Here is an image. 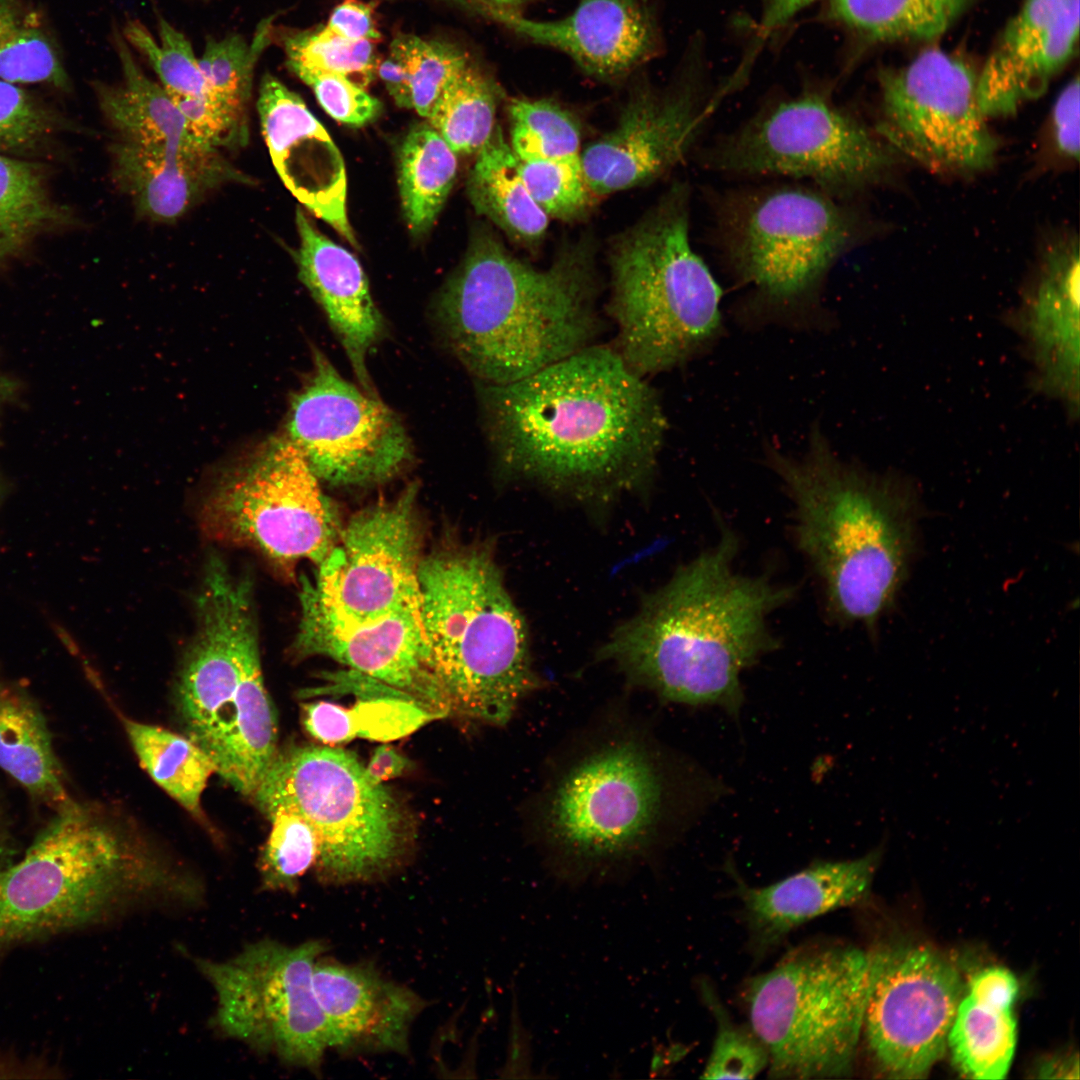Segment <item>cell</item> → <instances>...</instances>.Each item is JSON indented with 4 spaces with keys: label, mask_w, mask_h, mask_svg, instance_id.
I'll return each mask as SVG.
<instances>
[{
    "label": "cell",
    "mask_w": 1080,
    "mask_h": 1080,
    "mask_svg": "<svg viewBox=\"0 0 1080 1080\" xmlns=\"http://www.w3.org/2000/svg\"><path fill=\"white\" fill-rule=\"evenodd\" d=\"M477 385L490 448L514 479L598 497L632 489L656 468L663 406L612 346L591 344L520 380Z\"/></svg>",
    "instance_id": "cell-1"
},
{
    "label": "cell",
    "mask_w": 1080,
    "mask_h": 1080,
    "mask_svg": "<svg viewBox=\"0 0 1080 1080\" xmlns=\"http://www.w3.org/2000/svg\"><path fill=\"white\" fill-rule=\"evenodd\" d=\"M738 550L735 532L722 524L717 543L650 594L603 656L664 700L736 715L742 672L778 648L768 617L796 593L768 576L737 572Z\"/></svg>",
    "instance_id": "cell-2"
},
{
    "label": "cell",
    "mask_w": 1080,
    "mask_h": 1080,
    "mask_svg": "<svg viewBox=\"0 0 1080 1080\" xmlns=\"http://www.w3.org/2000/svg\"><path fill=\"white\" fill-rule=\"evenodd\" d=\"M596 288L585 246L539 269L480 232L440 291L436 317L478 383L507 384L593 344Z\"/></svg>",
    "instance_id": "cell-3"
},
{
    "label": "cell",
    "mask_w": 1080,
    "mask_h": 1080,
    "mask_svg": "<svg viewBox=\"0 0 1080 1080\" xmlns=\"http://www.w3.org/2000/svg\"><path fill=\"white\" fill-rule=\"evenodd\" d=\"M792 502L793 535L842 623L872 630L893 605L916 546L917 502L903 480L842 461L815 428L808 449L767 453Z\"/></svg>",
    "instance_id": "cell-4"
},
{
    "label": "cell",
    "mask_w": 1080,
    "mask_h": 1080,
    "mask_svg": "<svg viewBox=\"0 0 1080 1080\" xmlns=\"http://www.w3.org/2000/svg\"><path fill=\"white\" fill-rule=\"evenodd\" d=\"M198 885L74 801L22 859L0 869V952L85 928L145 904H194Z\"/></svg>",
    "instance_id": "cell-5"
},
{
    "label": "cell",
    "mask_w": 1080,
    "mask_h": 1080,
    "mask_svg": "<svg viewBox=\"0 0 1080 1080\" xmlns=\"http://www.w3.org/2000/svg\"><path fill=\"white\" fill-rule=\"evenodd\" d=\"M196 629L176 681L184 735L216 773L252 798L278 753V723L262 674L253 583L218 555L205 565Z\"/></svg>",
    "instance_id": "cell-6"
},
{
    "label": "cell",
    "mask_w": 1080,
    "mask_h": 1080,
    "mask_svg": "<svg viewBox=\"0 0 1080 1080\" xmlns=\"http://www.w3.org/2000/svg\"><path fill=\"white\" fill-rule=\"evenodd\" d=\"M420 611L447 714L508 722L537 685L525 623L491 553L448 544L422 558Z\"/></svg>",
    "instance_id": "cell-7"
},
{
    "label": "cell",
    "mask_w": 1080,
    "mask_h": 1080,
    "mask_svg": "<svg viewBox=\"0 0 1080 1080\" xmlns=\"http://www.w3.org/2000/svg\"><path fill=\"white\" fill-rule=\"evenodd\" d=\"M690 191L675 185L614 243L612 346L637 375L676 368L720 334L722 290L689 237Z\"/></svg>",
    "instance_id": "cell-8"
},
{
    "label": "cell",
    "mask_w": 1080,
    "mask_h": 1080,
    "mask_svg": "<svg viewBox=\"0 0 1080 1080\" xmlns=\"http://www.w3.org/2000/svg\"><path fill=\"white\" fill-rule=\"evenodd\" d=\"M708 200L722 260L753 301L773 310L813 303L862 232L846 200L812 185L741 186L709 192Z\"/></svg>",
    "instance_id": "cell-9"
},
{
    "label": "cell",
    "mask_w": 1080,
    "mask_h": 1080,
    "mask_svg": "<svg viewBox=\"0 0 1080 1080\" xmlns=\"http://www.w3.org/2000/svg\"><path fill=\"white\" fill-rule=\"evenodd\" d=\"M869 981V952L842 944L801 947L750 978L744 1000L749 1025L768 1051L769 1077H847L863 1031Z\"/></svg>",
    "instance_id": "cell-10"
},
{
    "label": "cell",
    "mask_w": 1080,
    "mask_h": 1080,
    "mask_svg": "<svg viewBox=\"0 0 1080 1080\" xmlns=\"http://www.w3.org/2000/svg\"><path fill=\"white\" fill-rule=\"evenodd\" d=\"M252 799L266 816L287 810L311 826L321 883L377 881L407 855L408 823L400 804L343 749L307 745L278 750Z\"/></svg>",
    "instance_id": "cell-11"
},
{
    "label": "cell",
    "mask_w": 1080,
    "mask_h": 1080,
    "mask_svg": "<svg viewBox=\"0 0 1080 1080\" xmlns=\"http://www.w3.org/2000/svg\"><path fill=\"white\" fill-rule=\"evenodd\" d=\"M665 785L652 754L619 740L571 766L549 793L545 837L559 875L578 882L638 858L661 820Z\"/></svg>",
    "instance_id": "cell-12"
},
{
    "label": "cell",
    "mask_w": 1080,
    "mask_h": 1080,
    "mask_svg": "<svg viewBox=\"0 0 1080 1080\" xmlns=\"http://www.w3.org/2000/svg\"><path fill=\"white\" fill-rule=\"evenodd\" d=\"M895 160L874 128L815 93L758 113L701 154L714 172L808 180L841 200L880 183Z\"/></svg>",
    "instance_id": "cell-13"
},
{
    "label": "cell",
    "mask_w": 1080,
    "mask_h": 1080,
    "mask_svg": "<svg viewBox=\"0 0 1080 1080\" xmlns=\"http://www.w3.org/2000/svg\"><path fill=\"white\" fill-rule=\"evenodd\" d=\"M200 511L209 539L258 552L285 572L302 559L318 566L343 527L335 504L287 436L271 438L225 472Z\"/></svg>",
    "instance_id": "cell-14"
},
{
    "label": "cell",
    "mask_w": 1080,
    "mask_h": 1080,
    "mask_svg": "<svg viewBox=\"0 0 1080 1080\" xmlns=\"http://www.w3.org/2000/svg\"><path fill=\"white\" fill-rule=\"evenodd\" d=\"M326 949L322 940L263 939L224 961L196 958L216 993L213 1024L261 1054L319 1074L329 1044L312 974Z\"/></svg>",
    "instance_id": "cell-15"
},
{
    "label": "cell",
    "mask_w": 1080,
    "mask_h": 1080,
    "mask_svg": "<svg viewBox=\"0 0 1080 1080\" xmlns=\"http://www.w3.org/2000/svg\"><path fill=\"white\" fill-rule=\"evenodd\" d=\"M874 129L892 148L930 172L969 176L996 162L999 140L977 97V76L939 49L919 54L881 78Z\"/></svg>",
    "instance_id": "cell-16"
},
{
    "label": "cell",
    "mask_w": 1080,
    "mask_h": 1080,
    "mask_svg": "<svg viewBox=\"0 0 1080 1080\" xmlns=\"http://www.w3.org/2000/svg\"><path fill=\"white\" fill-rule=\"evenodd\" d=\"M863 1031L872 1058L890 1078L925 1077L947 1048L963 997L956 968L922 946L869 952Z\"/></svg>",
    "instance_id": "cell-17"
},
{
    "label": "cell",
    "mask_w": 1080,
    "mask_h": 1080,
    "mask_svg": "<svg viewBox=\"0 0 1080 1080\" xmlns=\"http://www.w3.org/2000/svg\"><path fill=\"white\" fill-rule=\"evenodd\" d=\"M417 486L357 512L304 589L328 613L348 621L420 607L421 529Z\"/></svg>",
    "instance_id": "cell-18"
},
{
    "label": "cell",
    "mask_w": 1080,
    "mask_h": 1080,
    "mask_svg": "<svg viewBox=\"0 0 1080 1080\" xmlns=\"http://www.w3.org/2000/svg\"><path fill=\"white\" fill-rule=\"evenodd\" d=\"M313 362L312 376L291 400L287 437L326 483L364 486L393 477L411 456L398 416L345 380L317 349Z\"/></svg>",
    "instance_id": "cell-19"
},
{
    "label": "cell",
    "mask_w": 1080,
    "mask_h": 1080,
    "mask_svg": "<svg viewBox=\"0 0 1080 1080\" xmlns=\"http://www.w3.org/2000/svg\"><path fill=\"white\" fill-rule=\"evenodd\" d=\"M720 96L705 102L689 86L636 85L616 127L580 156L589 190H626L671 170L696 144Z\"/></svg>",
    "instance_id": "cell-20"
},
{
    "label": "cell",
    "mask_w": 1080,
    "mask_h": 1080,
    "mask_svg": "<svg viewBox=\"0 0 1080 1080\" xmlns=\"http://www.w3.org/2000/svg\"><path fill=\"white\" fill-rule=\"evenodd\" d=\"M296 656H326L351 671L392 687L438 718L447 715L432 670L420 607H406L366 621H348L300 590Z\"/></svg>",
    "instance_id": "cell-21"
},
{
    "label": "cell",
    "mask_w": 1080,
    "mask_h": 1080,
    "mask_svg": "<svg viewBox=\"0 0 1080 1080\" xmlns=\"http://www.w3.org/2000/svg\"><path fill=\"white\" fill-rule=\"evenodd\" d=\"M257 109L273 165L286 188L350 244L344 159L323 125L298 94L266 74Z\"/></svg>",
    "instance_id": "cell-22"
},
{
    "label": "cell",
    "mask_w": 1080,
    "mask_h": 1080,
    "mask_svg": "<svg viewBox=\"0 0 1080 1080\" xmlns=\"http://www.w3.org/2000/svg\"><path fill=\"white\" fill-rule=\"evenodd\" d=\"M1079 283V242L1064 236L1046 248L1010 320L1031 362L1033 386L1060 401L1072 419L1079 410Z\"/></svg>",
    "instance_id": "cell-23"
},
{
    "label": "cell",
    "mask_w": 1080,
    "mask_h": 1080,
    "mask_svg": "<svg viewBox=\"0 0 1080 1080\" xmlns=\"http://www.w3.org/2000/svg\"><path fill=\"white\" fill-rule=\"evenodd\" d=\"M1080 0H1026L977 76L980 109L1007 117L1040 97L1070 61L1079 38Z\"/></svg>",
    "instance_id": "cell-24"
},
{
    "label": "cell",
    "mask_w": 1080,
    "mask_h": 1080,
    "mask_svg": "<svg viewBox=\"0 0 1080 1080\" xmlns=\"http://www.w3.org/2000/svg\"><path fill=\"white\" fill-rule=\"evenodd\" d=\"M487 16L521 38L569 56L599 80L624 78L656 55L658 32L640 0H579L567 16L535 20L481 4Z\"/></svg>",
    "instance_id": "cell-25"
},
{
    "label": "cell",
    "mask_w": 1080,
    "mask_h": 1080,
    "mask_svg": "<svg viewBox=\"0 0 1080 1080\" xmlns=\"http://www.w3.org/2000/svg\"><path fill=\"white\" fill-rule=\"evenodd\" d=\"M313 988L323 1012L329 1048L343 1053L407 1055L409 1034L426 1002L375 968L317 959Z\"/></svg>",
    "instance_id": "cell-26"
},
{
    "label": "cell",
    "mask_w": 1080,
    "mask_h": 1080,
    "mask_svg": "<svg viewBox=\"0 0 1080 1080\" xmlns=\"http://www.w3.org/2000/svg\"><path fill=\"white\" fill-rule=\"evenodd\" d=\"M299 246L294 253L298 276L325 312L352 365L362 390L378 397L368 373L370 349L383 336V316L375 305L358 259L322 234L296 210Z\"/></svg>",
    "instance_id": "cell-27"
},
{
    "label": "cell",
    "mask_w": 1080,
    "mask_h": 1080,
    "mask_svg": "<svg viewBox=\"0 0 1080 1080\" xmlns=\"http://www.w3.org/2000/svg\"><path fill=\"white\" fill-rule=\"evenodd\" d=\"M881 855L878 847L852 860L816 862L767 886L737 879L753 947L765 952L808 921L862 900Z\"/></svg>",
    "instance_id": "cell-28"
},
{
    "label": "cell",
    "mask_w": 1080,
    "mask_h": 1080,
    "mask_svg": "<svg viewBox=\"0 0 1080 1080\" xmlns=\"http://www.w3.org/2000/svg\"><path fill=\"white\" fill-rule=\"evenodd\" d=\"M112 174L137 211L160 222L181 217L208 191L226 182L249 183L217 149L182 155L118 139L110 148Z\"/></svg>",
    "instance_id": "cell-29"
},
{
    "label": "cell",
    "mask_w": 1080,
    "mask_h": 1080,
    "mask_svg": "<svg viewBox=\"0 0 1080 1080\" xmlns=\"http://www.w3.org/2000/svg\"><path fill=\"white\" fill-rule=\"evenodd\" d=\"M116 43L123 81L116 86L97 85L96 93L99 106L118 133V139L182 155L217 149L191 133L168 92L143 73L123 39L118 37Z\"/></svg>",
    "instance_id": "cell-30"
},
{
    "label": "cell",
    "mask_w": 1080,
    "mask_h": 1080,
    "mask_svg": "<svg viewBox=\"0 0 1080 1080\" xmlns=\"http://www.w3.org/2000/svg\"><path fill=\"white\" fill-rule=\"evenodd\" d=\"M0 768L55 811L75 801L66 789L39 706L23 689L1 683Z\"/></svg>",
    "instance_id": "cell-31"
},
{
    "label": "cell",
    "mask_w": 1080,
    "mask_h": 1080,
    "mask_svg": "<svg viewBox=\"0 0 1080 1080\" xmlns=\"http://www.w3.org/2000/svg\"><path fill=\"white\" fill-rule=\"evenodd\" d=\"M73 218L54 198L44 164L0 154V266L24 256L42 236L73 224Z\"/></svg>",
    "instance_id": "cell-32"
},
{
    "label": "cell",
    "mask_w": 1080,
    "mask_h": 1080,
    "mask_svg": "<svg viewBox=\"0 0 1080 1080\" xmlns=\"http://www.w3.org/2000/svg\"><path fill=\"white\" fill-rule=\"evenodd\" d=\"M467 194L478 214L516 240H538L547 229L548 216L528 192L519 159L499 126L477 152L467 180Z\"/></svg>",
    "instance_id": "cell-33"
},
{
    "label": "cell",
    "mask_w": 1080,
    "mask_h": 1080,
    "mask_svg": "<svg viewBox=\"0 0 1080 1080\" xmlns=\"http://www.w3.org/2000/svg\"><path fill=\"white\" fill-rule=\"evenodd\" d=\"M457 154L429 123L418 124L399 151L398 183L410 230L426 232L442 209L457 175Z\"/></svg>",
    "instance_id": "cell-34"
},
{
    "label": "cell",
    "mask_w": 1080,
    "mask_h": 1080,
    "mask_svg": "<svg viewBox=\"0 0 1080 1080\" xmlns=\"http://www.w3.org/2000/svg\"><path fill=\"white\" fill-rule=\"evenodd\" d=\"M135 754L149 776L192 815L201 818V796L216 767L186 735L124 719Z\"/></svg>",
    "instance_id": "cell-35"
},
{
    "label": "cell",
    "mask_w": 1080,
    "mask_h": 1080,
    "mask_svg": "<svg viewBox=\"0 0 1080 1080\" xmlns=\"http://www.w3.org/2000/svg\"><path fill=\"white\" fill-rule=\"evenodd\" d=\"M1016 1026L1012 1008L963 995L947 1041L954 1066L973 1079L1005 1078L1015 1052Z\"/></svg>",
    "instance_id": "cell-36"
},
{
    "label": "cell",
    "mask_w": 1080,
    "mask_h": 1080,
    "mask_svg": "<svg viewBox=\"0 0 1080 1080\" xmlns=\"http://www.w3.org/2000/svg\"><path fill=\"white\" fill-rule=\"evenodd\" d=\"M974 0H832L829 16L877 40H931Z\"/></svg>",
    "instance_id": "cell-37"
},
{
    "label": "cell",
    "mask_w": 1080,
    "mask_h": 1080,
    "mask_svg": "<svg viewBox=\"0 0 1080 1080\" xmlns=\"http://www.w3.org/2000/svg\"><path fill=\"white\" fill-rule=\"evenodd\" d=\"M306 731L325 744L347 742L355 737L392 739L410 733L428 720L438 718L414 700L384 696L347 709L329 702L303 706Z\"/></svg>",
    "instance_id": "cell-38"
},
{
    "label": "cell",
    "mask_w": 1080,
    "mask_h": 1080,
    "mask_svg": "<svg viewBox=\"0 0 1080 1080\" xmlns=\"http://www.w3.org/2000/svg\"><path fill=\"white\" fill-rule=\"evenodd\" d=\"M0 78L63 90L69 84L40 16L20 0H0Z\"/></svg>",
    "instance_id": "cell-39"
},
{
    "label": "cell",
    "mask_w": 1080,
    "mask_h": 1080,
    "mask_svg": "<svg viewBox=\"0 0 1080 1080\" xmlns=\"http://www.w3.org/2000/svg\"><path fill=\"white\" fill-rule=\"evenodd\" d=\"M497 87L471 59L448 85L428 123L456 154L477 153L495 128Z\"/></svg>",
    "instance_id": "cell-40"
},
{
    "label": "cell",
    "mask_w": 1080,
    "mask_h": 1080,
    "mask_svg": "<svg viewBox=\"0 0 1080 1080\" xmlns=\"http://www.w3.org/2000/svg\"><path fill=\"white\" fill-rule=\"evenodd\" d=\"M508 112L511 149L521 161L579 157L580 131L575 118L547 99L514 98Z\"/></svg>",
    "instance_id": "cell-41"
},
{
    "label": "cell",
    "mask_w": 1080,
    "mask_h": 1080,
    "mask_svg": "<svg viewBox=\"0 0 1080 1080\" xmlns=\"http://www.w3.org/2000/svg\"><path fill=\"white\" fill-rule=\"evenodd\" d=\"M72 128L61 113L0 78V154L38 160Z\"/></svg>",
    "instance_id": "cell-42"
},
{
    "label": "cell",
    "mask_w": 1080,
    "mask_h": 1080,
    "mask_svg": "<svg viewBox=\"0 0 1080 1080\" xmlns=\"http://www.w3.org/2000/svg\"><path fill=\"white\" fill-rule=\"evenodd\" d=\"M390 56L407 71L413 108L427 120L448 85L470 59L450 43L424 40L412 34L394 38Z\"/></svg>",
    "instance_id": "cell-43"
},
{
    "label": "cell",
    "mask_w": 1080,
    "mask_h": 1080,
    "mask_svg": "<svg viewBox=\"0 0 1080 1080\" xmlns=\"http://www.w3.org/2000/svg\"><path fill=\"white\" fill-rule=\"evenodd\" d=\"M267 818L272 827L258 862L261 887L294 894L301 877L315 864V833L302 817L291 811L276 810Z\"/></svg>",
    "instance_id": "cell-44"
},
{
    "label": "cell",
    "mask_w": 1080,
    "mask_h": 1080,
    "mask_svg": "<svg viewBox=\"0 0 1080 1080\" xmlns=\"http://www.w3.org/2000/svg\"><path fill=\"white\" fill-rule=\"evenodd\" d=\"M268 25L262 26L252 45L233 34L221 40L209 39L199 67L209 96L233 113L245 117L250 97L253 67L268 40Z\"/></svg>",
    "instance_id": "cell-45"
},
{
    "label": "cell",
    "mask_w": 1080,
    "mask_h": 1080,
    "mask_svg": "<svg viewBox=\"0 0 1080 1080\" xmlns=\"http://www.w3.org/2000/svg\"><path fill=\"white\" fill-rule=\"evenodd\" d=\"M700 992L716 1022V1034L701 1078L753 1079L766 1070L768 1051L752 1027L736 1023L707 982L700 983Z\"/></svg>",
    "instance_id": "cell-46"
},
{
    "label": "cell",
    "mask_w": 1080,
    "mask_h": 1080,
    "mask_svg": "<svg viewBox=\"0 0 1080 1080\" xmlns=\"http://www.w3.org/2000/svg\"><path fill=\"white\" fill-rule=\"evenodd\" d=\"M160 44L147 28L133 21L125 28V37L149 61L167 92L203 96L208 87L189 40L163 18L158 22Z\"/></svg>",
    "instance_id": "cell-47"
},
{
    "label": "cell",
    "mask_w": 1080,
    "mask_h": 1080,
    "mask_svg": "<svg viewBox=\"0 0 1080 1080\" xmlns=\"http://www.w3.org/2000/svg\"><path fill=\"white\" fill-rule=\"evenodd\" d=\"M374 42L351 41L322 29L285 40L287 65H301L339 74L359 87L373 80L379 59Z\"/></svg>",
    "instance_id": "cell-48"
},
{
    "label": "cell",
    "mask_w": 1080,
    "mask_h": 1080,
    "mask_svg": "<svg viewBox=\"0 0 1080 1080\" xmlns=\"http://www.w3.org/2000/svg\"><path fill=\"white\" fill-rule=\"evenodd\" d=\"M525 186L536 204L547 214L569 219L580 214L588 204L581 158L557 160H519Z\"/></svg>",
    "instance_id": "cell-49"
},
{
    "label": "cell",
    "mask_w": 1080,
    "mask_h": 1080,
    "mask_svg": "<svg viewBox=\"0 0 1080 1080\" xmlns=\"http://www.w3.org/2000/svg\"><path fill=\"white\" fill-rule=\"evenodd\" d=\"M311 87L322 108L335 120L350 126H363L382 111L381 102L347 78L301 65H288Z\"/></svg>",
    "instance_id": "cell-50"
},
{
    "label": "cell",
    "mask_w": 1080,
    "mask_h": 1080,
    "mask_svg": "<svg viewBox=\"0 0 1080 1080\" xmlns=\"http://www.w3.org/2000/svg\"><path fill=\"white\" fill-rule=\"evenodd\" d=\"M1080 86L1076 76L1062 89L1051 111V132L1057 152L1065 159L1079 160Z\"/></svg>",
    "instance_id": "cell-51"
},
{
    "label": "cell",
    "mask_w": 1080,
    "mask_h": 1080,
    "mask_svg": "<svg viewBox=\"0 0 1080 1080\" xmlns=\"http://www.w3.org/2000/svg\"><path fill=\"white\" fill-rule=\"evenodd\" d=\"M322 30L351 41L368 40L376 43L381 37L373 19L372 8L357 0H346L338 5Z\"/></svg>",
    "instance_id": "cell-52"
},
{
    "label": "cell",
    "mask_w": 1080,
    "mask_h": 1080,
    "mask_svg": "<svg viewBox=\"0 0 1080 1080\" xmlns=\"http://www.w3.org/2000/svg\"><path fill=\"white\" fill-rule=\"evenodd\" d=\"M1017 994L1018 983L1015 976L1001 967H989L977 972L968 984V995L978 1001L1003 1008H1012Z\"/></svg>",
    "instance_id": "cell-53"
},
{
    "label": "cell",
    "mask_w": 1080,
    "mask_h": 1080,
    "mask_svg": "<svg viewBox=\"0 0 1080 1080\" xmlns=\"http://www.w3.org/2000/svg\"><path fill=\"white\" fill-rule=\"evenodd\" d=\"M530 1035L524 1027L513 996L511 1022L508 1036L507 1057L500 1073L504 1078H534L531 1070Z\"/></svg>",
    "instance_id": "cell-54"
},
{
    "label": "cell",
    "mask_w": 1080,
    "mask_h": 1080,
    "mask_svg": "<svg viewBox=\"0 0 1080 1080\" xmlns=\"http://www.w3.org/2000/svg\"><path fill=\"white\" fill-rule=\"evenodd\" d=\"M409 759L389 745H381L374 751L365 767L366 774L374 784H382L398 777L409 767Z\"/></svg>",
    "instance_id": "cell-55"
},
{
    "label": "cell",
    "mask_w": 1080,
    "mask_h": 1080,
    "mask_svg": "<svg viewBox=\"0 0 1080 1080\" xmlns=\"http://www.w3.org/2000/svg\"><path fill=\"white\" fill-rule=\"evenodd\" d=\"M376 73L398 106L413 108L409 76L401 63L389 55L387 59L379 61Z\"/></svg>",
    "instance_id": "cell-56"
},
{
    "label": "cell",
    "mask_w": 1080,
    "mask_h": 1080,
    "mask_svg": "<svg viewBox=\"0 0 1080 1080\" xmlns=\"http://www.w3.org/2000/svg\"><path fill=\"white\" fill-rule=\"evenodd\" d=\"M818 0H764L759 35L768 36L805 7Z\"/></svg>",
    "instance_id": "cell-57"
},
{
    "label": "cell",
    "mask_w": 1080,
    "mask_h": 1080,
    "mask_svg": "<svg viewBox=\"0 0 1080 1080\" xmlns=\"http://www.w3.org/2000/svg\"><path fill=\"white\" fill-rule=\"evenodd\" d=\"M1078 1071V1059H1073L1072 1057L1064 1060H1056L1049 1064L1047 1063L1041 1070L1042 1073L1046 1074L1045 1077L1050 1078H1055L1057 1073L1063 1072L1068 1073L1070 1078H1076L1073 1073L1078 1075Z\"/></svg>",
    "instance_id": "cell-58"
},
{
    "label": "cell",
    "mask_w": 1080,
    "mask_h": 1080,
    "mask_svg": "<svg viewBox=\"0 0 1080 1080\" xmlns=\"http://www.w3.org/2000/svg\"><path fill=\"white\" fill-rule=\"evenodd\" d=\"M534 1L536 0H479V3L497 9L520 12L521 8Z\"/></svg>",
    "instance_id": "cell-59"
},
{
    "label": "cell",
    "mask_w": 1080,
    "mask_h": 1080,
    "mask_svg": "<svg viewBox=\"0 0 1080 1080\" xmlns=\"http://www.w3.org/2000/svg\"><path fill=\"white\" fill-rule=\"evenodd\" d=\"M10 863H11L10 849H9L8 846H4L2 841H0V869L3 868L4 866H7V864H10Z\"/></svg>",
    "instance_id": "cell-60"
},
{
    "label": "cell",
    "mask_w": 1080,
    "mask_h": 1080,
    "mask_svg": "<svg viewBox=\"0 0 1080 1080\" xmlns=\"http://www.w3.org/2000/svg\"><path fill=\"white\" fill-rule=\"evenodd\" d=\"M11 384L0 375V402L9 394Z\"/></svg>",
    "instance_id": "cell-61"
}]
</instances>
